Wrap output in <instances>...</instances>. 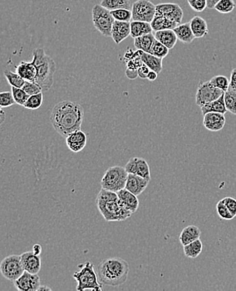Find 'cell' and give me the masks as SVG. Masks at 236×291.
Here are the masks:
<instances>
[{
  "label": "cell",
  "mask_w": 236,
  "mask_h": 291,
  "mask_svg": "<svg viewBox=\"0 0 236 291\" xmlns=\"http://www.w3.org/2000/svg\"><path fill=\"white\" fill-rule=\"evenodd\" d=\"M51 124L54 129L62 137L81 129L84 120V109L78 103L62 101L53 108L51 114Z\"/></svg>",
  "instance_id": "6da1fadb"
},
{
  "label": "cell",
  "mask_w": 236,
  "mask_h": 291,
  "mask_svg": "<svg viewBox=\"0 0 236 291\" xmlns=\"http://www.w3.org/2000/svg\"><path fill=\"white\" fill-rule=\"evenodd\" d=\"M96 206L106 222H122L133 214L123 206L117 192L101 189L96 197Z\"/></svg>",
  "instance_id": "7a4b0ae2"
},
{
  "label": "cell",
  "mask_w": 236,
  "mask_h": 291,
  "mask_svg": "<svg viewBox=\"0 0 236 291\" xmlns=\"http://www.w3.org/2000/svg\"><path fill=\"white\" fill-rule=\"evenodd\" d=\"M129 264L121 258L105 259L97 266V275L105 285L118 287L126 282L128 277Z\"/></svg>",
  "instance_id": "3957f363"
},
{
  "label": "cell",
  "mask_w": 236,
  "mask_h": 291,
  "mask_svg": "<svg viewBox=\"0 0 236 291\" xmlns=\"http://www.w3.org/2000/svg\"><path fill=\"white\" fill-rule=\"evenodd\" d=\"M33 63L36 67L35 82L41 87L43 92H47L53 85L55 63L52 58L46 55L42 48L35 49L33 52Z\"/></svg>",
  "instance_id": "277c9868"
},
{
  "label": "cell",
  "mask_w": 236,
  "mask_h": 291,
  "mask_svg": "<svg viewBox=\"0 0 236 291\" xmlns=\"http://www.w3.org/2000/svg\"><path fill=\"white\" fill-rule=\"evenodd\" d=\"M80 269L74 274L73 278L77 282L76 289L78 291L91 289L93 291L102 290V284L99 283L98 275L94 270V266L91 262L79 265Z\"/></svg>",
  "instance_id": "5b68a950"
},
{
  "label": "cell",
  "mask_w": 236,
  "mask_h": 291,
  "mask_svg": "<svg viewBox=\"0 0 236 291\" xmlns=\"http://www.w3.org/2000/svg\"><path fill=\"white\" fill-rule=\"evenodd\" d=\"M127 177L128 173L125 167L116 165L108 168L101 181V189L118 192L119 190L126 188Z\"/></svg>",
  "instance_id": "8992f818"
},
{
  "label": "cell",
  "mask_w": 236,
  "mask_h": 291,
  "mask_svg": "<svg viewBox=\"0 0 236 291\" xmlns=\"http://www.w3.org/2000/svg\"><path fill=\"white\" fill-rule=\"evenodd\" d=\"M115 20L110 10L101 5H95L92 9V21L99 32L105 37H112L113 24Z\"/></svg>",
  "instance_id": "52a82bcc"
},
{
  "label": "cell",
  "mask_w": 236,
  "mask_h": 291,
  "mask_svg": "<svg viewBox=\"0 0 236 291\" xmlns=\"http://www.w3.org/2000/svg\"><path fill=\"white\" fill-rule=\"evenodd\" d=\"M0 271L5 279L12 282L18 280L25 273V269L21 263L20 255H9L3 259L0 264Z\"/></svg>",
  "instance_id": "ba28073f"
},
{
  "label": "cell",
  "mask_w": 236,
  "mask_h": 291,
  "mask_svg": "<svg viewBox=\"0 0 236 291\" xmlns=\"http://www.w3.org/2000/svg\"><path fill=\"white\" fill-rule=\"evenodd\" d=\"M225 93L222 90L219 89L217 87L208 82H200L198 86L197 92H196V104L200 107L205 105L206 103L217 100Z\"/></svg>",
  "instance_id": "9c48e42d"
},
{
  "label": "cell",
  "mask_w": 236,
  "mask_h": 291,
  "mask_svg": "<svg viewBox=\"0 0 236 291\" xmlns=\"http://www.w3.org/2000/svg\"><path fill=\"white\" fill-rule=\"evenodd\" d=\"M133 21L151 23L156 15V6L149 0H138L133 5Z\"/></svg>",
  "instance_id": "30bf717a"
},
{
  "label": "cell",
  "mask_w": 236,
  "mask_h": 291,
  "mask_svg": "<svg viewBox=\"0 0 236 291\" xmlns=\"http://www.w3.org/2000/svg\"><path fill=\"white\" fill-rule=\"evenodd\" d=\"M156 14L166 17L170 21H175L179 25L183 20L184 12L181 7L177 4L164 3L156 5Z\"/></svg>",
  "instance_id": "8fae6325"
},
{
  "label": "cell",
  "mask_w": 236,
  "mask_h": 291,
  "mask_svg": "<svg viewBox=\"0 0 236 291\" xmlns=\"http://www.w3.org/2000/svg\"><path fill=\"white\" fill-rule=\"evenodd\" d=\"M14 286L19 291H38L40 287V277L38 274L25 273L14 282Z\"/></svg>",
  "instance_id": "7c38bea8"
},
{
  "label": "cell",
  "mask_w": 236,
  "mask_h": 291,
  "mask_svg": "<svg viewBox=\"0 0 236 291\" xmlns=\"http://www.w3.org/2000/svg\"><path fill=\"white\" fill-rule=\"evenodd\" d=\"M125 169L128 174H137L149 181L151 180L150 167L144 159L133 157L126 163Z\"/></svg>",
  "instance_id": "4fadbf2b"
},
{
  "label": "cell",
  "mask_w": 236,
  "mask_h": 291,
  "mask_svg": "<svg viewBox=\"0 0 236 291\" xmlns=\"http://www.w3.org/2000/svg\"><path fill=\"white\" fill-rule=\"evenodd\" d=\"M66 143L71 151L78 153L85 148L88 144V135L83 131H75L66 138Z\"/></svg>",
  "instance_id": "5bb4252c"
},
{
  "label": "cell",
  "mask_w": 236,
  "mask_h": 291,
  "mask_svg": "<svg viewBox=\"0 0 236 291\" xmlns=\"http://www.w3.org/2000/svg\"><path fill=\"white\" fill-rule=\"evenodd\" d=\"M21 263L25 271L29 273L38 274L41 268L40 255H35L33 252H26L20 255Z\"/></svg>",
  "instance_id": "9a60e30c"
},
{
  "label": "cell",
  "mask_w": 236,
  "mask_h": 291,
  "mask_svg": "<svg viewBox=\"0 0 236 291\" xmlns=\"http://www.w3.org/2000/svg\"><path fill=\"white\" fill-rule=\"evenodd\" d=\"M225 114L220 112H209L204 115V126L208 130L212 132H218L223 129L225 127Z\"/></svg>",
  "instance_id": "2e32d148"
},
{
  "label": "cell",
  "mask_w": 236,
  "mask_h": 291,
  "mask_svg": "<svg viewBox=\"0 0 236 291\" xmlns=\"http://www.w3.org/2000/svg\"><path fill=\"white\" fill-rule=\"evenodd\" d=\"M149 180L143 178V177H139L137 174H128L127 181H126V190L131 191L134 195L139 196L142 194L149 184Z\"/></svg>",
  "instance_id": "e0dca14e"
},
{
  "label": "cell",
  "mask_w": 236,
  "mask_h": 291,
  "mask_svg": "<svg viewBox=\"0 0 236 291\" xmlns=\"http://www.w3.org/2000/svg\"><path fill=\"white\" fill-rule=\"evenodd\" d=\"M129 35H131V22L115 21L112 30V37L115 43H121Z\"/></svg>",
  "instance_id": "ac0fdd59"
},
{
  "label": "cell",
  "mask_w": 236,
  "mask_h": 291,
  "mask_svg": "<svg viewBox=\"0 0 236 291\" xmlns=\"http://www.w3.org/2000/svg\"><path fill=\"white\" fill-rule=\"evenodd\" d=\"M117 193L122 204L129 211H131L133 214L138 211V207H139L138 196L134 195L133 193L126 189H122Z\"/></svg>",
  "instance_id": "d6986e66"
},
{
  "label": "cell",
  "mask_w": 236,
  "mask_h": 291,
  "mask_svg": "<svg viewBox=\"0 0 236 291\" xmlns=\"http://www.w3.org/2000/svg\"><path fill=\"white\" fill-rule=\"evenodd\" d=\"M16 72L18 75H20L25 80L35 83L37 71L36 67L33 62H21L16 67Z\"/></svg>",
  "instance_id": "ffe728a7"
},
{
  "label": "cell",
  "mask_w": 236,
  "mask_h": 291,
  "mask_svg": "<svg viewBox=\"0 0 236 291\" xmlns=\"http://www.w3.org/2000/svg\"><path fill=\"white\" fill-rule=\"evenodd\" d=\"M202 114L205 115L209 112H220L225 114L228 112L225 102V93L220 96V99L211 103H206L205 105L200 107Z\"/></svg>",
  "instance_id": "44dd1931"
},
{
  "label": "cell",
  "mask_w": 236,
  "mask_h": 291,
  "mask_svg": "<svg viewBox=\"0 0 236 291\" xmlns=\"http://www.w3.org/2000/svg\"><path fill=\"white\" fill-rule=\"evenodd\" d=\"M140 57L142 62L147 65L152 71H156L157 73L159 74L163 70V58L142 51H140Z\"/></svg>",
  "instance_id": "7402d4cb"
},
{
  "label": "cell",
  "mask_w": 236,
  "mask_h": 291,
  "mask_svg": "<svg viewBox=\"0 0 236 291\" xmlns=\"http://www.w3.org/2000/svg\"><path fill=\"white\" fill-rule=\"evenodd\" d=\"M200 236H201V231L200 228L194 225H190V226L186 227L181 231L180 236H179V241L182 245L185 246L200 239Z\"/></svg>",
  "instance_id": "603a6c76"
},
{
  "label": "cell",
  "mask_w": 236,
  "mask_h": 291,
  "mask_svg": "<svg viewBox=\"0 0 236 291\" xmlns=\"http://www.w3.org/2000/svg\"><path fill=\"white\" fill-rule=\"evenodd\" d=\"M155 39L167 46V48L172 49L176 45L178 37L174 30H158L155 33Z\"/></svg>",
  "instance_id": "cb8c5ba5"
},
{
  "label": "cell",
  "mask_w": 236,
  "mask_h": 291,
  "mask_svg": "<svg viewBox=\"0 0 236 291\" xmlns=\"http://www.w3.org/2000/svg\"><path fill=\"white\" fill-rule=\"evenodd\" d=\"M174 30L178 37V40L183 43L190 44L195 39V34L191 29L190 22L180 24Z\"/></svg>",
  "instance_id": "d4e9b609"
},
{
  "label": "cell",
  "mask_w": 236,
  "mask_h": 291,
  "mask_svg": "<svg viewBox=\"0 0 236 291\" xmlns=\"http://www.w3.org/2000/svg\"><path fill=\"white\" fill-rule=\"evenodd\" d=\"M191 29L195 38H202L208 34L209 28L205 20L200 16H195L190 21Z\"/></svg>",
  "instance_id": "484cf974"
},
{
  "label": "cell",
  "mask_w": 236,
  "mask_h": 291,
  "mask_svg": "<svg viewBox=\"0 0 236 291\" xmlns=\"http://www.w3.org/2000/svg\"><path fill=\"white\" fill-rule=\"evenodd\" d=\"M152 28L154 31L163 30H175L179 24L175 21H170L166 17L162 15H155L154 20L151 22Z\"/></svg>",
  "instance_id": "4316f807"
},
{
  "label": "cell",
  "mask_w": 236,
  "mask_h": 291,
  "mask_svg": "<svg viewBox=\"0 0 236 291\" xmlns=\"http://www.w3.org/2000/svg\"><path fill=\"white\" fill-rule=\"evenodd\" d=\"M155 41V35L153 33L144 34L142 36L137 37L134 41L136 48L144 52H151L152 46Z\"/></svg>",
  "instance_id": "83f0119b"
},
{
  "label": "cell",
  "mask_w": 236,
  "mask_h": 291,
  "mask_svg": "<svg viewBox=\"0 0 236 291\" xmlns=\"http://www.w3.org/2000/svg\"><path fill=\"white\" fill-rule=\"evenodd\" d=\"M153 28L151 23L143 22V21H132L131 22V36L133 38L142 36L144 34L153 33Z\"/></svg>",
  "instance_id": "f1b7e54d"
},
{
  "label": "cell",
  "mask_w": 236,
  "mask_h": 291,
  "mask_svg": "<svg viewBox=\"0 0 236 291\" xmlns=\"http://www.w3.org/2000/svg\"><path fill=\"white\" fill-rule=\"evenodd\" d=\"M101 5L110 11L120 9H133L131 0H101Z\"/></svg>",
  "instance_id": "f546056e"
},
{
  "label": "cell",
  "mask_w": 236,
  "mask_h": 291,
  "mask_svg": "<svg viewBox=\"0 0 236 291\" xmlns=\"http://www.w3.org/2000/svg\"><path fill=\"white\" fill-rule=\"evenodd\" d=\"M202 250H203V243L200 239L184 246V255L186 257L189 259H196L199 257L202 253Z\"/></svg>",
  "instance_id": "4dcf8cb0"
},
{
  "label": "cell",
  "mask_w": 236,
  "mask_h": 291,
  "mask_svg": "<svg viewBox=\"0 0 236 291\" xmlns=\"http://www.w3.org/2000/svg\"><path fill=\"white\" fill-rule=\"evenodd\" d=\"M5 76L11 87H19L22 88L25 85L26 81L17 72H13L9 70H5Z\"/></svg>",
  "instance_id": "1f68e13d"
},
{
  "label": "cell",
  "mask_w": 236,
  "mask_h": 291,
  "mask_svg": "<svg viewBox=\"0 0 236 291\" xmlns=\"http://www.w3.org/2000/svg\"><path fill=\"white\" fill-rule=\"evenodd\" d=\"M42 103H43V94L42 92H39L38 94L30 96L24 107L29 110H36L41 107Z\"/></svg>",
  "instance_id": "d6a6232c"
},
{
  "label": "cell",
  "mask_w": 236,
  "mask_h": 291,
  "mask_svg": "<svg viewBox=\"0 0 236 291\" xmlns=\"http://www.w3.org/2000/svg\"><path fill=\"white\" fill-rule=\"evenodd\" d=\"M168 52H169V49L160 42H158V40L155 39L154 45L152 46L150 54L158 56V57L164 58L167 56Z\"/></svg>",
  "instance_id": "836d02e7"
},
{
  "label": "cell",
  "mask_w": 236,
  "mask_h": 291,
  "mask_svg": "<svg viewBox=\"0 0 236 291\" xmlns=\"http://www.w3.org/2000/svg\"><path fill=\"white\" fill-rule=\"evenodd\" d=\"M11 90L15 103L18 105H25V103L30 98V95L28 94L23 88H19V87H12Z\"/></svg>",
  "instance_id": "e575fe53"
},
{
  "label": "cell",
  "mask_w": 236,
  "mask_h": 291,
  "mask_svg": "<svg viewBox=\"0 0 236 291\" xmlns=\"http://www.w3.org/2000/svg\"><path fill=\"white\" fill-rule=\"evenodd\" d=\"M111 13H112L116 21L130 22L131 20H133V12L129 9H115V10L111 11Z\"/></svg>",
  "instance_id": "d590c367"
},
{
  "label": "cell",
  "mask_w": 236,
  "mask_h": 291,
  "mask_svg": "<svg viewBox=\"0 0 236 291\" xmlns=\"http://www.w3.org/2000/svg\"><path fill=\"white\" fill-rule=\"evenodd\" d=\"M235 6L234 0H220L214 9L221 14H229L234 10Z\"/></svg>",
  "instance_id": "8d00e7d4"
},
{
  "label": "cell",
  "mask_w": 236,
  "mask_h": 291,
  "mask_svg": "<svg viewBox=\"0 0 236 291\" xmlns=\"http://www.w3.org/2000/svg\"><path fill=\"white\" fill-rule=\"evenodd\" d=\"M210 83L213 84L214 87H217L219 89L222 90L224 92H227L229 87V81L226 76H216L213 78H211Z\"/></svg>",
  "instance_id": "74e56055"
},
{
  "label": "cell",
  "mask_w": 236,
  "mask_h": 291,
  "mask_svg": "<svg viewBox=\"0 0 236 291\" xmlns=\"http://www.w3.org/2000/svg\"><path fill=\"white\" fill-rule=\"evenodd\" d=\"M216 210H217L218 215L220 216V218L221 219L231 220V219L234 218V216L232 215L231 212L229 211V209H228L227 206L225 204V202H224L223 200L220 201L216 205Z\"/></svg>",
  "instance_id": "f35d334b"
},
{
  "label": "cell",
  "mask_w": 236,
  "mask_h": 291,
  "mask_svg": "<svg viewBox=\"0 0 236 291\" xmlns=\"http://www.w3.org/2000/svg\"><path fill=\"white\" fill-rule=\"evenodd\" d=\"M225 102L229 112L236 115V94L229 92H225Z\"/></svg>",
  "instance_id": "ab89813d"
},
{
  "label": "cell",
  "mask_w": 236,
  "mask_h": 291,
  "mask_svg": "<svg viewBox=\"0 0 236 291\" xmlns=\"http://www.w3.org/2000/svg\"><path fill=\"white\" fill-rule=\"evenodd\" d=\"M15 101H14V96L12 92H2L0 93V106L1 108H8L10 106L14 105Z\"/></svg>",
  "instance_id": "60d3db41"
},
{
  "label": "cell",
  "mask_w": 236,
  "mask_h": 291,
  "mask_svg": "<svg viewBox=\"0 0 236 291\" xmlns=\"http://www.w3.org/2000/svg\"><path fill=\"white\" fill-rule=\"evenodd\" d=\"M28 94L30 96H32V95L38 94L39 92H42L41 87L37 84L36 83H34V82H30V81H26L25 85L22 87Z\"/></svg>",
  "instance_id": "b9f144b4"
},
{
  "label": "cell",
  "mask_w": 236,
  "mask_h": 291,
  "mask_svg": "<svg viewBox=\"0 0 236 291\" xmlns=\"http://www.w3.org/2000/svg\"><path fill=\"white\" fill-rule=\"evenodd\" d=\"M188 3L196 12H203L207 8V0H188Z\"/></svg>",
  "instance_id": "7bdbcfd3"
},
{
  "label": "cell",
  "mask_w": 236,
  "mask_h": 291,
  "mask_svg": "<svg viewBox=\"0 0 236 291\" xmlns=\"http://www.w3.org/2000/svg\"><path fill=\"white\" fill-rule=\"evenodd\" d=\"M225 204L227 206L232 215L236 217V199L234 197H228L223 199Z\"/></svg>",
  "instance_id": "ee69618b"
},
{
  "label": "cell",
  "mask_w": 236,
  "mask_h": 291,
  "mask_svg": "<svg viewBox=\"0 0 236 291\" xmlns=\"http://www.w3.org/2000/svg\"><path fill=\"white\" fill-rule=\"evenodd\" d=\"M227 92L236 94V68L232 70L230 81H229V89H228Z\"/></svg>",
  "instance_id": "f6af8a7d"
},
{
  "label": "cell",
  "mask_w": 236,
  "mask_h": 291,
  "mask_svg": "<svg viewBox=\"0 0 236 291\" xmlns=\"http://www.w3.org/2000/svg\"><path fill=\"white\" fill-rule=\"evenodd\" d=\"M151 71V70L147 67V65L144 64V63L142 62V64L141 65L139 68L138 69V76L142 78V79H146V78H147V75H148L149 71Z\"/></svg>",
  "instance_id": "bcb514c9"
},
{
  "label": "cell",
  "mask_w": 236,
  "mask_h": 291,
  "mask_svg": "<svg viewBox=\"0 0 236 291\" xmlns=\"http://www.w3.org/2000/svg\"><path fill=\"white\" fill-rule=\"evenodd\" d=\"M220 0H207V8L209 9H214L216 5Z\"/></svg>",
  "instance_id": "7dc6e473"
},
{
  "label": "cell",
  "mask_w": 236,
  "mask_h": 291,
  "mask_svg": "<svg viewBox=\"0 0 236 291\" xmlns=\"http://www.w3.org/2000/svg\"><path fill=\"white\" fill-rule=\"evenodd\" d=\"M32 252L35 254V255H41L42 252V247L41 246L39 245V244H35V245L33 246L32 248Z\"/></svg>",
  "instance_id": "c3c4849f"
},
{
  "label": "cell",
  "mask_w": 236,
  "mask_h": 291,
  "mask_svg": "<svg viewBox=\"0 0 236 291\" xmlns=\"http://www.w3.org/2000/svg\"><path fill=\"white\" fill-rule=\"evenodd\" d=\"M157 77H158V73H157L156 71H152V70L149 71L148 75H147V79L149 81L156 80Z\"/></svg>",
  "instance_id": "681fc988"
},
{
  "label": "cell",
  "mask_w": 236,
  "mask_h": 291,
  "mask_svg": "<svg viewBox=\"0 0 236 291\" xmlns=\"http://www.w3.org/2000/svg\"><path fill=\"white\" fill-rule=\"evenodd\" d=\"M43 290H51V288L50 287L47 286H42L40 285V287L39 288V290L38 291H43Z\"/></svg>",
  "instance_id": "f907efd6"
},
{
  "label": "cell",
  "mask_w": 236,
  "mask_h": 291,
  "mask_svg": "<svg viewBox=\"0 0 236 291\" xmlns=\"http://www.w3.org/2000/svg\"><path fill=\"white\" fill-rule=\"evenodd\" d=\"M1 113H2V115H1V124H2L4 120H5V112H4V111H3L2 109H1Z\"/></svg>",
  "instance_id": "816d5d0a"
}]
</instances>
